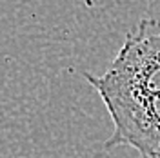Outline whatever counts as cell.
Wrapping results in <instances>:
<instances>
[{
    "mask_svg": "<svg viewBox=\"0 0 160 158\" xmlns=\"http://www.w3.org/2000/svg\"><path fill=\"white\" fill-rule=\"evenodd\" d=\"M102 102L146 98L160 93V20L142 18L100 77L84 75Z\"/></svg>",
    "mask_w": 160,
    "mask_h": 158,
    "instance_id": "cell-1",
    "label": "cell"
},
{
    "mask_svg": "<svg viewBox=\"0 0 160 158\" xmlns=\"http://www.w3.org/2000/svg\"><path fill=\"white\" fill-rule=\"evenodd\" d=\"M113 135L106 147L129 146L140 158H160V93L146 98L113 100L104 104Z\"/></svg>",
    "mask_w": 160,
    "mask_h": 158,
    "instance_id": "cell-2",
    "label": "cell"
}]
</instances>
